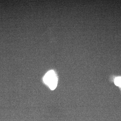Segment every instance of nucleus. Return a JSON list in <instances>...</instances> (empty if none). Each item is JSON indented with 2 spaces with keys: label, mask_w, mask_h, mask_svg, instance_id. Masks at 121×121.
I'll list each match as a JSON object with an SVG mask.
<instances>
[{
  "label": "nucleus",
  "mask_w": 121,
  "mask_h": 121,
  "mask_svg": "<svg viewBox=\"0 0 121 121\" xmlns=\"http://www.w3.org/2000/svg\"><path fill=\"white\" fill-rule=\"evenodd\" d=\"M114 83L116 86L120 87L121 88V77L116 78L115 79Z\"/></svg>",
  "instance_id": "f03ea898"
},
{
  "label": "nucleus",
  "mask_w": 121,
  "mask_h": 121,
  "mask_svg": "<svg viewBox=\"0 0 121 121\" xmlns=\"http://www.w3.org/2000/svg\"><path fill=\"white\" fill-rule=\"evenodd\" d=\"M43 80L51 90H54L57 86L58 79L56 74L53 70L48 72L44 76Z\"/></svg>",
  "instance_id": "f257e3e1"
}]
</instances>
